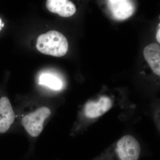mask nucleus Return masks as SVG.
Returning a JSON list of instances; mask_svg holds the SVG:
<instances>
[{
  "mask_svg": "<svg viewBox=\"0 0 160 160\" xmlns=\"http://www.w3.org/2000/svg\"><path fill=\"white\" fill-rule=\"evenodd\" d=\"M112 106V101L110 98L102 96L97 102L91 101L86 103L84 108V113L89 118H96L109 111Z\"/></svg>",
  "mask_w": 160,
  "mask_h": 160,
  "instance_id": "39448f33",
  "label": "nucleus"
},
{
  "mask_svg": "<svg viewBox=\"0 0 160 160\" xmlns=\"http://www.w3.org/2000/svg\"><path fill=\"white\" fill-rule=\"evenodd\" d=\"M141 152V146L136 139L127 135L118 142L114 157L116 160H138Z\"/></svg>",
  "mask_w": 160,
  "mask_h": 160,
  "instance_id": "7ed1b4c3",
  "label": "nucleus"
},
{
  "mask_svg": "<svg viewBox=\"0 0 160 160\" xmlns=\"http://www.w3.org/2000/svg\"><path fill=\"white\" fill-rule=\"evenodd\" d=\"M15 114L8 98H0V133L8 131L14 122Z\"/></svg>",
  "mask_w": 160,
  "mask_h": 160,
  "instance_id": "423d86ee",
  "label": "nucleus"
},
{
  "mask_svg": "<svg viewBox=\"0 0 160 160\" xmlns=\"http://www.w3.org/2000/svg\"><path fill=\"white\" fill-rule=\"evenodd\" d=\"M36 47L43 54L61 57L67 53L69 44L67 39L62 33L52 30L38 37Z\"/></svg>",
  "mask_w": 160,
  "mask_h": 160,
  "instance_id": "f257e3e1",
  "label": "nucleus"
},
{
  "mask_svg": "<svg viewBox=\"0 0 160 160\" xmlns=\"http://www.w3.org/2000/svg\"><path fill=\"white\" fill-rule=\"evenodd\" d=\"M46 6L49 11L58 13L62 17H71L76 12L74 4L67 0H48Z\"/></svg>",
  "mask_w": 160,
  "mask_h": 160,
  "instance_id": "0eeeda50",
  "label": "nucleus"
},
{
  "mask_svg": "<svg viewBox=\"0 0 160 160\" xmlns=\"http://www.w3.org/2000/svg\"><path fill=\"white\" fill-rule=\"evenodd\" d=\"M39 84L55 90H59L63 87V83L59 78L49 73H44L40 76Z\"/></svg>",
  "mask_w": 160,
  "mask_h": 160,
  "instance_id": "1a4fd4ad",
  "label": "nucleus"
},
{
  "mask_svg": "<svg viewBox=\"0 0 160 160\" xmlns=\"http://www.w3.org/2000/svg\"><path fill=\"white\" fill-rule=\"evenodd\" d=\"M108 7L115 19L124 20L134 13V4L127 0H109L107 1Z\"/></svg>",
  "mask_w": 160,
  "mask_h": 160,
  "instance_id": "20e7f679",
  "label": "nucleus"
},
{
  "mask_svg": "<svg viewBox=\"0 0 160 160\" xmlns=\"http://www.w3.org/2000/svg\"><path fill=\"white\" fill-rule=\"evenodd\" d=\"M160 24H159V28L156 34V38L159 43H160Z\"/></svg>",
  "mask_w": 160,
  "mask_h": 160,
  "instance_id": "9d476101",
  "label": "nucleus"
},
{
  "mask_svg": "<svg viewBox=\"0 0 160 160\" xmlns=\"http://www.w3.org/2000/svg\"><path fill=\"white\" fill-rule=\"evenodd\" d=\"M51 113L48 107H40L24 116L22 120V125L30 136L37 137L42 131L44 122Z\"/></svg>",
  "mask_w": 160,
  "mask_h": 160,
  "instance_id": "f03ea898",
  "label": "nucleus"
},
{
  "mask_svg": "<svg viewBox=\"0 0 160 160\" xmlns=\"http://www.w3.org/2000/svg\"><path fill=\"white\" fill-rule=\"evenodd\" d=\"M143 54L145 59L154 73L160 75V46L152 43L144 48Z\"/></svg>",
  "mask_w": 160,
  "mask_h": 160,
  "instance_id": "6e6552de",
  "label": "nucleus"
}]
</instances>
